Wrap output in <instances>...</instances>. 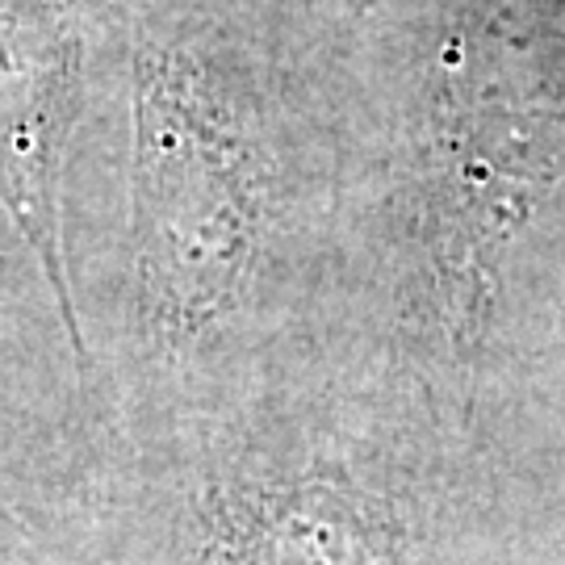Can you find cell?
Listing matches in <instances>:
<instances>
[{"mask_svg": "<svg viewBox=\"0 0 565 565\" xmlns=\"http://www.w3.org/2000/svg\"><path fill=\"white\" fill-rule=\"evenodd\" d=\"M84 445H93V436L0 457V565H30V557H34V532H30V515H25V499H21V486H25L21 478L30 469L46 465L51 457H63V452Z\"/></svg>", "mask_w": 565, "mask_h": 565, "instance_id": "5b68a950", "label": "cell"}, {"mask_svg": "<svg viewBox=\"0 0 565 565\" xmlns=\"http://www.w3.org/2000/svg\"><path fill=\"white\" fill-rule=\"evenodd\" d=\"M184 494L181 565H394L398 527L343 436L252 424L223 436Z\"/></svg>", "mask_w": 565, "mask_h": 565, "instance_id": "7a4b0ae2", "label": "cell"}, {"mask_svg": "<svg viewBox=\"0 0 565 565\" xmlns=\"http://www.w3.org/2000/svg\"><path fill=\"white\" fill-rule=\"evenodd\" d=\"M226 0H118L63 168V306L97 431H142L264 319L294 168Z\"/></svg>", "mask_w": 565, "mask_h": 565, "instance_id": "6da1fadb", "label": "cell"}, {"mask_svg": "<svg viewBox=\"0 0 565 565\" xmlns=\"http://www.w3.org/2000/svg\"><path fill=\"white\" fill-rule=\"evenodd\" d=\"M114 4L0 0V202L39 247L60 302L63 168L84 114L93 42Z\"/></svg>", "mask_w": 565, "mask_h": 565, "instance_id": "3957f363", "label": "cell"}, {"mask_svg": "<svg viewBox=\"0 0 565 565\" xmlns=\"http://www.w3.org/2000/svg\"><path fill=\"white\" fill-rule=\"evenodd\" d=\"M97 436L76 335L39 247L0 202V457Z\"/></svg>", "mask_w": 565, "mask_h": 565, "instance_id": "277c9868", "label": "cell"}]
</instances>
